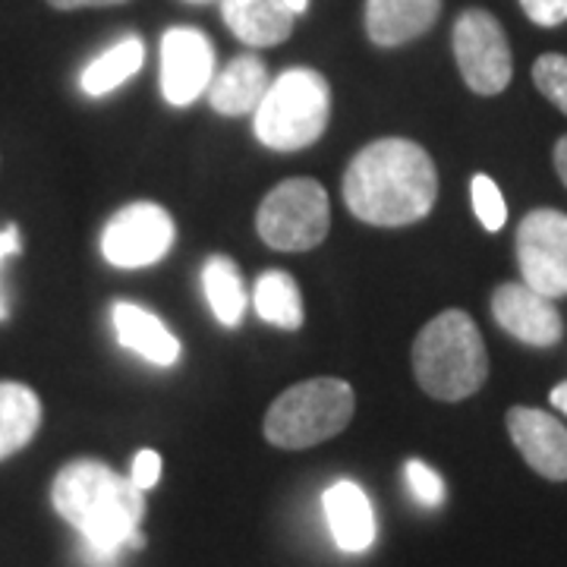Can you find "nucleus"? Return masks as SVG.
<instances>
[{"label":"nucleus","mask_w":567,"mask_h":567,"mask_svg":"<svg viewBox=\"0 0 567 567\" xmlns=\"http://www.w3.org/2000/svg\"><path fill=\"white\" fill-rule=\"evenodd\" d=\"M51 502L63 520L82 536L89 565H114L121 551L142 546V488L102 461L82 457L63 466L54 476Z\"/></svg>","instance_id":"1"},{"label":"nucleus","mask_w":567,"mask_h":567,"mask_svg":"<svg viewBox=\"0 0 567 567\" xmlns=\"http://www.w3.org/2000/svg\"><path fill=\"white\" fill-rule=\"evenodd\" d=\"M439 199V171L423 145L379 140L365 145L344 174L347 208L375 227L423 221Z\"/></svg>","instance_id":"2"},{"label":"nucleus","mask_w":567,"mask_h":567,"mask_svg":"<svg viewBox=\"0 0 567 567\" xmlns=\"http://www.w3.org/2000/svg\"><path fill=\"white\" fill-rule=\"evenodd\" d=\"M413 375L435 401L473 398L488 379V350L476 322L461 312H439L413 341Z\"/></svg>","instance_id":"3"},{"label":"nucleus","mask_w":567,"mask_h":567,"mask_svg":"<svg viewBox=\"0 0 567 567\" xmlns=\"http://www.w3.org/2000/svg\"><path fill=\"white\" fill-rule=\"evenodd\" d=\"M331 117V89L322 73L309 66L284 70L268 85L262 104L252 114V130L265 148L300 152L319 140Z\"/></svg>","instance_id":"4"},{"label":"nucleus","mask_w":567,"mask_h":567,"mask_svg":"<svg viewBox=\"0 0 567 567\" xmlns=\"http://www.w3.org/2000/svg\"><path fill=\"white\" fill-rule=\"evenodd\" d=\"M353 388L341 379H309L287 388L265 413V439L284 451H303L341 435L353 420Z\"/></svg>","instance_id":"5"},{"label":"nucleus","mask_w":567,"mask_h":567,"mask_svg":"<svg viewBox=\"0 0 567 567\" xmlns=\"http://www.w3.org/2000/svg\"><path fill=\"white\" fill-rule=\"evenodd\" d=\"M331 224V205L322 183L284 181L259 205V237L278 252H306L322 244Z\"/></svg>","instance_id":"6"},{"label":"nucleus","mask_w":567,"mask_h":567,"mask_svg":"<svg viewBox=\"0 0 567 567\" xmlns=\"http://www.w3.org/2000/svg\"><path fill=\"white\" fill-rule=\"evenodd\" d=\"M454 61L466 89L476 95H502L514 76V58L502 22L488 10H464L451 32Z\"/></svg>","instance_id":"7"},{"label":"nucleus","mask_w":567,"mask_h":567,"mask_svg":"<svg viewBox=\"0 0 567 567\" xmlns=\"http://www.w3.org/2000/svg\"><path fill=\"white\" fill-rule=\"evenodd\" d=\"M517 262L524 284L548 300L567 297V215L536 208L517 227Z\"/></svg>","instance_id":"8"},{"label":"nucleus","mask_w":567,"mask_h":567,"mask_svg":"<svg viewBox=\"0 0 567 567\" xmlns=\"http://www.w3.org/2000/svg\"><path fill=\"white\" fill-rule=\"evenodd\" d=\"M174 246V221L155 203L121 208L102 234L104 259L117 268H148L162 262Z\"/></svg>","instance_id":"9"},{"label":"nucleus","mask_w":567,"mask_h":567,"mask_svg":"<svg viewBox=\"0 0 567 567\" xmlns=\"http://www.w3.org/2000/svg\"><path fill=\"white\" fill-rule=\"evenodd\" d=\"M215 80V48L203 29L174 25L162 35V95L174 107H186L208 92Z\"/></svg>","instance_id":"10"},{"label":"nucleus","mask_w":567,"mask_h":567,"mask_svg":"<svg viewBox=\"0 0 567 567\" xmlns=\"http://www.w3.org/2000/svg\"><path fill=\"white\" fill-rule=\"evenodd\" d=\"M492 316L498 328L529 347H555L565 338V319L558 306L524 281H507L492 293Z\"/></svg>","instance_id":"11"},{"label":"nucleus","mask_w":567,"mask_h":567,"mask_svg":"<svg viewBox=\"0 0 567 567\" xmlns=\"http://www.w3.org/2000/svg\"><path fill=\"white\" fill-rule=\"evenodd\" d=\"M514 447L543 480L567 483V429L533 406H511L505 416Z\"/></svg>","instance_id":"12"},{"label":"nucleus","mask_w":567,"mask_h":567,"mask_svg":"<svg viewBox=\"0 0 567 567\" xmlns=\"http://www.w3.org/2000/svg\"><path fill=\"white\" fill-rule=\"evenodd\" d=\"M442 17V0H365V35L379 48H401Z\"/></svg>","instance_id":"13"},{"label":"nucleus","mask_w":567,"mask_h":567,"mask_svg":"<svg viewBox=\"0 0 567 567\" xmlns=\"http://www.w3.org/2000/svg\"><path fill=\"white\" fill-rule=\"evenodd\" d=\"M268 85L271 80L265 61H259L256 54H240L215 73L205 95L208 104L224 117H244V114H256Z\"/></svg>","instance_id":"14"},{"label":"nucleus","mask_w":567,"mask_h":567,"mask_svg":"<svg viewBox=\"0 0 567 567\" xmlns=\"http://www.w3.org/2000/svg\"><path fill=\"white\" fill-rule=\"evenodd\" d=\"M328 529L344 551H365L375 539V514L365 492L350 480L328 486L322 498Z\"/></svg>","instance_id":"15"},{"label":"nucleus","mask_w":567,"mask_h":567,"mask_svg":"<svg viewBox=\"0 0 567 567\" xmlns=\"http://www.w3.org/2000/svg\"><path fill=\"white\" fill-rule=\"evenodd\" d=\"M221 20L249 48H275L293 32V13L281 0H221Z\"/></svg>","instance_id":"16"},{"label":"nucleus","mask_w":567,"mask_h":567,"mask_svg":"<svg viewBox=\"0 0 567 567\" xmlns=\"http://www.w3.org/2000/svg\"><path fill=\"white\" fill-rule=\"evenodd\" d=\"M111 319H114V331L121 344L140 353L142 360H148L152 365H174L181 360V341L148 309L136 303H117Z\"/></svg>","instance_id":"17"},{"label":"nucleus","mask_w":567,"mask_h":567,"mask_svg":"<svg viewBox=\"0 0 567 567\" xmlns=\"http://www.w3.org/2000/svg\"><path fill=\"white\" fill-rule=\"evenodd\" d=\"M41 429L39 394L20 382H0V461L20 454Z\"/></svg>","instance_id":"18"},{"label":"nucleus","mask_w":567,"mask_h":567,"mask_svg":"<svg viewBox=\"0 0 567 567\" xmlns=\"http://www.w3.org/2000/svg\"><path fill=\"white\" fill-rule=\"evenodd\" d=\"M142 63H145V44L136 35H126L117 44H111L107 51H102L95 61L82 70V92L92 95V99H102L107 92L121 89L130 76H136Z\"/></svg>","instance_id":"19"},{"label":"nucleus","mask_w":567,"mask_h":567,"mask_svg":"<svg viewBox=\"0 0 567 567\" xmlns=\"http://www.w3.org/2000/svg\"><path fill=\"white\" fill-rule=\"evenodd\" d=\"M203 290L205 300L212 306V312H215V319H218L224 328H237V324L244 322V275H240V268L230 262L227 256H215V259L205 262Z\"/></svg>","instance_id":"20"},{"label":"nucleus","mask_w":567,"mask_h":567,"mask_svg":"<svg viewBox=\"0 0 567 567\" xmlns=\"http://www.w3.org/2000/svg\"><path fill=\"white\" fill-rule=\"evenodd\" d=\"M252 303L259 319L284 331H297L303 324V297L297 281L287 271H265L256 281L252 290Z\"/></svg>","instance_id":"21"},{"label":"nucleus","mask_w":567,"mask_h":567,"mask_svg":"<svg viewBox=\"0 0 567 567\" xmlns=\"http://www.w3.org/2000/svg\"><path fill=\"white\" fill-rule=\"evenodd\" d=\"M470 196H473V208H476V218L486 230H502L507 221V205L498 183L486 177V174H476L470 183Z\"/></svg>","instance_id":"22"},{"label":"nucleus","mask_w":567,"mask_h":567,"mask_svg":"<svg viewBox=\"0 0 567 567\" xmlns=\"http://www.w3.org/2000/svg\"><path fill=\"white\" fill-rule=\"evenodd\" d=\"M533 82L536 89L555 104L561 114H567V58L565 54H543L533 63Z\"/></svg>","instance_id":"23"},{"label":"nucleus","mask_w":567,"mask_h":567,"mask_svg":"<svg viewBox=\"0 0 567 567\" xmlns=\"http://www.w3.org/2000/svg\"><path fill=\"white\" fill-rule=\"evenodd\" d=\"M404 473L406 486H410L413 498H416L420 505L439 507L445 502V483H442V476H439L432 466H425L423 461H406Z\"/></svg>","instance_id":"24"},{"label":"nucleus","mask_w":567,"mask_h":567,"mask_svg":"<svg viewBox=\"0 0 567 567\" xmlns=\"http://www.w3.org/2000/svg\"><path fill=\"white\" fill-rule=\"evenodd\" d=\"M520 7L529 20L546 29L567 22V0H520Z\"/></svg>","instance_id":"25"},{"label":"nucleus","mask_w":567,"mask_h":567,"mask_svg":"<svg viewBox=\"0 0 567 567\" xmlns=\"http://www.w3.org/2000/svg\"><path fill=\"white\" fill-rule=\"evenodd\" d=\"M158 476H162V457H158V451H140L136 457H133V470H130V480H133V486L136 488H152L158 483Z\"/></svg>","instance_id":"26"},{"label":"nucleus","mask_w":567,"mask_h":567,"mask_svg":"<svg viewBox=\"0 0 567 567\" xmlns=\"http://www.w3.org/2000/svg\"><path fill=\"white\" fill-rule=\"evenodd\" d=\"M22 249L20 244V227L17 224H10V227H3L0 230V262L3 259H10V256H17ZM7 316V306H3V300H0V319Z\"/></svg>","instance_id":"27"},{"label":"nucleus","mask_w":567,"mask_h":567,"mask_svg":"<svg viewBox=\"0 0 567 567\" xmlns=\"http://www.w3.org/2000/svg\"><path fill=\"white\" fill-rule=\"evenodd\" d=\"M54 10H85V7H121L126 0H48Z\"/></svg>","instance_id":"28"},{"label":"nucleus","mask_w":567,"mask_h":567,"mask_svg":"<svg viewBox=\"0 0 567 567\" xmlns=\"http://www.w3.org/2000/svg\"><path fill=\"white\" fill-rule=\"evenodd\" d=\"M555 171H558V177L567 186V136H561L558 145H555Z\"/></svg>","instance_id":"29"},{"label":"nucleus","mask_w":567,"mask_h":567,"mask_svg":"<svg viewBox=\"0 0 567 567\" xmlns=\"http://www.w3.org/2000/svg\"><path fill=\"white\" fill-rule=\"evenodd\" d=\"M551 406H558L561 413H567V382L555 385V391H551Z\"/></svg>","instance_id":"30"},{"label":"nucleus","mask_w":567,"mask_h":567,"mask_svg":"<svg viewBox=\"0 0 567 567\" xmlns=\"http://www.w3.org/2000/svg\"><path fill=\"white\" fill-rule=\"evenodd\" d=\"M284 7L297 17V13H306V7H309V0H281Z\"/></svg>","instance_id":"31"},{"label":"nucleus","mask_w":567,"mask_h":567,"mask_svg":"<svg viewBox=\"0 0 567 567\" xmlns=\"http://www.w3.org/2000/svg\"><path fill=\"white\" fill-rule=\"evenodd\" d=\"M186 3H215V0H186Z\"/></svg>","instance_id":"32"}]
</instances>
